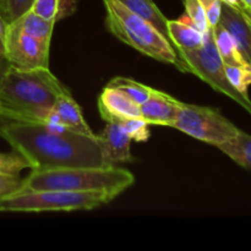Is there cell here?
I'll use <instances>...</instances> for the list:
<instances>
[{
  "mask_svg": "<svg viewBox=\"0 0 251 251\" xmlns=\"http://www.w3.org/2000/svg\"><path fill=\"white\" fill-rule=\"evenodd\" d=\"M0 136L32 171L104 167L97 136L65 130L56 132L42 123L1 122Z\"/></svg>",
  "mask_w": 251,
  "mask_h": 251,
  "instance_id": "obj_1",
  "label": "cell"
},
{
  "mask_svg": "<svg viewBox=\"0 0 251 251\" xmlns=\"http://www.w3.org/2000/svg\"><path fill=\"white\" fill-rule=\"evenodd\" d=\"M70 92L49 68L7 66L0 80V122L44 123L59 96Z\"/></svg>",
  "mask_w": 251,
  "mask_h": 251,
  "instance_id": "obj_2",
  "label": "cell"
},
{
  "mask_svg": "<svg viewBox=\"0 0 251 251\" xmlns=\"http://www.w3.org/2000/svg\"><path fill=\"white\" fill-rule=\"evenodd\" d=\"M135 176L119 167H80V168L32 171L21 180L22 190L104 191L119 196L134 185Z\"/></svg>",
  "mask_w": 251,
  "mask_h": 251,
  "instance_id": "obj_3",
  "label": "cell"
},
{
  "mask_svg": "<svg viewBox=\"0 0 251 251\" xmlns=\"http://www.w3.org/2000/svg\"><path fill=\"white\" fill-rule=\"evenodd\" d=\"M105 26L123 43L144 55L179 68V56L173 44L150 22L137 16L118 0H103Z\"/></svg>",
  "mask_w": 251,
  "mask_h": 251,
  "instance_id": "obj_4",
  "label": "cell"
},
{
  "mask_svg": "<svg viewBox=\"0 0 251 251\" xmlns=\"http://www.w3.org/2000/svg\"><path fill=\"white\" fill-rule=\"evenodd\" d=\"M117 198L104 191L17 190L0 196V212H73L95 210Z\"/></svg>",
  "mask_w": 251,
  "mask_h": 251,
  "instance_id": "obj_5",
  "label": "cell"
},
{
  "mask_svg": "<svg viewBox=\"0 0 251 251\" xmlns=\"http://www.w3.org/2000/svg\"><path fill=\"white\" fill-rule=\"evenodd\" d=\"M179 70L198 76L217 92L232 98L251 115V100L235 90L228 81L225 63L221 58L213 38L212 28L205 34L202 46L193 50H178Z\"/></svg>",
  "mask_w": 251,
  "mask_h": 251,
  "instance_id": "obj_6",
  "label": "cell"
},
{
  "mask_svg": "<svg viewBox=\"0 0 251 251\" xmlns=\"http://www.w3.org/2000/svg\"><path fill=\"white\" fill-rule=\"evenodd\" d=\"M172 127L216 147L237 136L240 131L215 108L183 102Z\"/></svg>",
  "mask_w": 251,
  "mask_h": 251,
  "instance_id": "obj_7",
  "label": "cell"
},
{
  "mask_svg": "<svg viewBox=\"0 0 251 251\" xmlns=\"http://www.w3.org/2000/svg\"><path fill=\"white\" fill-rule=\"evenodd\" d=\"M50 41L24 33L12 24H7L5 60L10 66L22 70L49 68Z\"/></svg>",
  "mask_w": 251,
  "mask_h": 251,
  "instance_id": "obj_8",
  "label": "cell"
},
{
  "mask_svg": "<svg viewBox=\"0 0 251 251\" xmlns=\"http://www.w3.org/2000/svg\"><path fill=\"white\" fill-rule=\"evenodd\" d=\"M96 136L102 150L104 167H114L132 161L130 150L132 140L119 122L107 123L103 131Z\"/></svg>",
  "mask_w": 251,
  "mask_h": 251,
  "instance_id": "obj_9",
  "label": "cell"
},
{
  "mask_svg": "<svg viewBox=\"0 0 251 251\" xmlns=\"http://www.w3.org/2000/svg\"><path fill=\"white\" fill-rule=\"evenodd\" d=\"M98 110L107 123L141 117L140 105L134 100L123 91L109 86H105L98 97Z\"/></svg>",
  "mask_w": 251,
  "mask_h": 251,
  "instance_id": "obj_10",
  "label": "cell"
},
{
  "mask_svg": "<svg viewBox=\"0 0 251 251\" xmlns=\"http://www.w3.org/2000/svg\"><path fill=\"white\" fill-rule=\"evenodd\" d=\"M180 103L168 93L152 88L150 97L140 105L141 118L149 125L172 126Z\"/></svg>",
  "mask_w": 251,
  "mask_h": 251,
  "instance_id": "obj_11",
  "label": "cell"
},
{
  "mask_svg": "<svg viewBox=\"0 0 251 251\" xmlns=\"http://www.w3.org/2000/svg\"><path fill=\"white\" fill-rule=\"evenodd\" d=\"M218 24L232 34L243 59L251 66V24L243 10L223 2Z\"/></svg>",
  "mask_w": 251,
  "mask_h": 251,
  "instance_id": "obj_12",
  "label": "cell"
},
{
  "mask_svg": "<svg viewBox=\"0 0 251 251\" xmlns=\"http://www.w3.org/2000/svg\"><path fill=\"white\" fill-rule=\"evenodd\" d=\"M168 34L176 50H193L205 42V34L193 25L188 15L179 20H168Z\"/></svg>",
  "mask_w": 251,
  "mask_h": 251,
  "instance_id": "obj_13",
  "label": "cell"
},
{
  "mask_svg": "<svg viewBox=\"0 0 251 251\" xmlns=\"http://www.w3.org/2000/svg\"><path fill=\"white\" fill-rule=\"evenodd\" d=\"M53 110L56 113L61 124L68 130L87 135V136H96L83 118L80 105L74 100L70 92L59 96Z\"/></svg>",
  "mask_w": 251,
  "mask_h": 251,
  "instance_id": "obj_14",
  "label": "cell"
},
{
  "mask_svg": "<svg viewBox=\"0 0 251 251\" xmlns=\"http://www.w3.org/2000/svg\"><path fill=\"white\" fill-rule=\"evenodd\" d=\"M118 1L122 2L125 7H127L130 11L136 14L137 16L142 17L147 22H150L157 31L161 32L171 42L168 34V19L162 14L161 10L153 2V0H118Z\"/></svg>",
  "mask_w": 251,
  "mask_h": 251,
  "instance_id": "obj_15",
  "label": "cell"
},
{
  "mask_svg": "<svg viewBox=\"0 0 251 251\" xmlns=\"http://www.w3.org/2000/svg\"><path fill=\"white\" fill-rule=\"evenodd\" d=\"M78 0H34L31 10L48 21L59 22L75 14Z\"/></svg>",
  "mask_w": 251,
  "mask_h": 251,
  "instance_id": "obj_16",
  "label": "cell"
},
{
  "mask_svg": "<svg viewBox=\"0 0 251 251\" xmlns=\"http://www.w3.org/2000/svg\"><path fill=\"white\" fill-rule=\"evenodd\" d=\"M10 24L14 25L24 33L36 37V38L44 39V41H50L54 26H55L54 22L43 19L31 9L27 10L26 12H24L21 16H19Z\"/></svg>",
  "mask_w": 251,
  "mask_h": 251,
  "instance_id": "obj_17",
  "label": "cell"
},
{
  "mask_svg": "<svg viewBox=\"0 0 251 251\" xmlns=\"http://www.w3.org/2000/svg\"><path fill=\"white\" fill-rule=\"evenodd\" d=\"M217 149L240 167L251 169V135L239 131L237 136L218 145Z\"/></svg>",
  "mask_w": 251,
  "mask_h": 251,
  "instance_id": "obj_18",
  "label": "cell"
},
{
  "mask_svg": "<svg viewBox=\"0 0 251 251\" xmlns=\"http://www.w3.org/2000/svg\"><path fill=\"white\" fill-rule=\"evenodd\" d=\"M216 47L226 65H244L247 61L243 59L232 34L221 24L212 28Z\"/></svg>",
  "mask_w": 251,
  "mask_h": 251,
  "instance_id": "obj_19",
  "label": "cell"
},
{
  "mask_svg": "<svg viewBox=\"0 0 251 251\" xmlns=\"http://www.w3.org/2000/svg\"><path fill=\"white\" fill-rule=\"evenodd\" d=\"M105 86L123 91L139 105H141L150 97L152 91V87H149V86L144 85L139 81L132 80V78L123 77V76H117V77L112 78Z\"/></svg>",
  "mask_w": 251,
  "mask_h": 251,
  "instance_id": "obj_20",
  "label": "cell"
},
{
  "mask_svg": "<svg viewBox=\"0 0 251 251\" xmlns=\"http://www.w3.org/2000/svg\"><path fill=\"white\" fill-rule=\"evenodd\" d=\"M226 76L230 85L239 91L242 95L249 96L248 90L251 86V66L249 64L244 65H226L225 64Z\"/></svg>",
  "mask_w": 251,
  "mask_h": 251,
  "instance_id": "obj_21",
  "label": "cell"
},
{
  "mask_svg": "<svg viewBox=\"0 0 251 251\" xmlns=\"http://www.w3.org/2000/svg\"><path fill=\"white\" fill-rule=\"evenodd\" d=\"M127 132L130 139L136 142H146L151 136V132L149 130V124L140 118H130L119 122Z\"/></svg>",
  "mask_w": 251,
  "mask_h": 251,
  "instance_id": "obj_22",
  "label": "cell"
},
{
  "mask_svg": "<svg viewBox=\"0 0 251 251\" xmlns=\"http://www.w3.org/2000/svg\"><path fill=\"white\" fill-rule=\"evenodd\" d=\"M185 4V14L188 15L189 19L191 20L194 26L202 33H206L211 28L208 25L207 17H206L205 10H203L202 4L200 0H184Z\"/></svg>",
  "mask_w": 251,
  "mask_h": 251,
  "instance_id": "obj_23",
  "label": "cell"
},
{
  "mask_svg": "<svg viewBox=\"0 0 251 251\" xmlns=\"http://www.w3.org/2000/svg\"><path fill=\"white\" fill-rule=\"evenodd\" d=\"M29 168L28 163L20 154L0 153V173L20 176L22 171Z\"/></svg>",
  "mask_w": 251,
  "mask_h": 251,
  "instance_id": "obj_24",
  "label": "cell"
},
{
  "mask_svg": "<svg viewBox=\"0 0 251 251\" xmlns=\"http://www.w3.org/2000/svg\"><path fill=\"white\" fill-rule=\"evenodd\" d=\"M33 1L34 0H6L4 17L7 24L12 22L27 10L31 9Z\"/></svg>",
  "mask_w": 251,
  "mask_h": 251,
  "instance_id": "obj_25",
  "label": "cell"
},
{
  "mask_svg": "<svg viewBox=\"0 0 251 251\" xmlns=\"http://www.w3.org/2000/svg\"><path fill=\"white\" fill-rule=\"evenodd\" d=\"M211 28L217 26L222 14V0H200Z\"/></svg>",
  "mask_w": 251,
  "mask_h": 251,
  "instance_id": "obj_26",
  "label": "cell"
},
{
  "mask_svg": "<svg viewBox=\"0 0 251 251\" xmlns=\"http://www.w3.org/2000/svg\"><path fill=\"white\" fill-rule=\"evenodd\" d=\"M21 186V179L19 176L0 173V196L12 193Z\"/></svg>",
  "mask_w": 251,
  "mask_h": 251,
  "instance_id": "obj_27",
  "label": "cell"
},
{
  "mask_svg": "<svg viewBox=\"0 0 251 251\" xmlns=\"http://www.w3.org/2000/svg\"><path fill=\"white\" fill-rule=\"evenodd\" d=\"M7 22L0 12V60H5V42H6Z\"/></svg>",
  "mask_w": 251,
  "mask_h": 251,
  "instance_id": "obj_28",
  "label": "cell"
},
{
  "mask_svg": "<svg viewBox=\"0 0 251 251\" xmlns=\"http://www.w3.org/2000/svg\"><path fill=\"white\" fill-rule=\"evenodd\" d=\"M222 2H225V4L227 5H230V6L242 9V2H240V0H222Z\"/></svg>",
  "mask_w": 251,
  "mask_h": 251,
  "instance_id": "obj_29",
  "label": "cell"
},
{
  "mask_svg": "<svg viewBox=\"0 0 251 251\" xmlns=\"http://www.w3.org/2000/svg\"><path fill=\"white\" fill-rule=\"evenodd\" d=\"M7 66H9V64H7L6 60H0V80H1L2 75H4L5 70L7 69Z\"/></svg>",
  "mask_w": 251,
  "mask_h": 251,
  "instance_id": "obj_30",
  "label": "cell"
},
{
  "mask_svg": "<svg viewBox=\"0 0 251 251\" xmlns=\"http://www.w3.org/2000/svg\"><path fill=\"white\" fill-rule=\"evenodd\" d=\"M242 2V9L247 10V11L251 12V0H240Z\"/></svg>",
  "mask_w": 251,
  "mask_h": 251,
  "instance_id": "obj_31",
  "label": "cell"
},
{
  "mask_svg": "<svg viewBox=\"0 0 251 251\" xmlns=\"http://www.w3.org/2000/svg\"><path fill=\"white\" fill-rule=\"evenodd\" d=\"M5 6H6V0H0V12L2 14V16H5Z\"/></svg>",
  "mask_w": 251,
  "mask_h": 251,
  "instance_id": "obj_32",
  "label": "cell"
},
{
  "mask_svg": "<svg viewBox=\"0 0 251 251\" xmlns=\"http://www.w3.org/2000/svg\"><path fill=\"white\" fill-rule=\"evenodd\" d=\"M243 10V9H242ZM243 12H244L245 14V16H247V19L249 20V22L251 24V12H249V11H247V10H243Z\"/></svg>",
  "mask_w": 251,
  "mask_h": 251,
  "instance_id": "obj_33",
  "label": "cell"
}]
</instances>
